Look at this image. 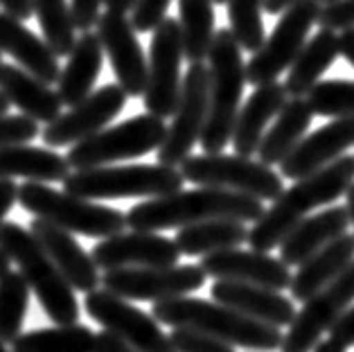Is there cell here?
Instances as JSON below:
<instances>
[{"mask_svg": "<svg viewBox=\"0 0 354 352\" xmlns=\"http://www.w3.org/2000/svg\"><path fill=\"white\" fill-rule=\"evenodd\" d=\"M345 208H348L350 221H352V226H354V183L348 187V192H345Z\"/></svg>", "mask_w": 354, "mask_h": 352, "instance_id": "cell-52", "label": "cell"}, {"mask_svg": "<svg viewBox=\"0 0 354 352\" xmlns=\"http://www.w3.org/2000/svg\"><path fill=\"white\" fill-rule=\"evenodd\" d=\"M314 352H345V348H341L339 343H334L332 339H327V341L318 343V346L314 348Z\"/></svg>", "mask_w": 354, "mask_h": 352, "instance_id": "cell-51", "label": "cell"}, {"mask_svg": "<svg viewBox=\"0 0 354 352\" xmlns=\"http://www.w3.org/2000/svg\"><path fill=\"white\" fill-rule=\"evenodd\" d=\"M95 352H138L133 346H129L124 339H120L118 334L102 330L95 334Z\"/></svg>", "mask_w": 354, "mask_h": 352, "instance_id": "cell-45", "label": "cell"}, {"mask_svg": "<svg viewBox=\"0 0 354 352\" xmlns=\"http://www.w3.org/2000/svg\"><path fill=\"white\" fill-rule=\"evenodd\" d=\"M289 102V93L280 82L262 84L250 93L246 104L239 109L235 131H232V149L239 156L253 158L260 149V142L266 133V127L273 118H278L282 106Z\"/></svg>", "mask_w": 354, "mask_h": 352, "instance_id": "cell-25", "label": "cell"}, {"mask_svg": "<svg viewBox=\"0 0 354 352\" xmlns=\"http://www.w3.org/2000/svg\"><path fill=\"white\" fill-rule=\"evenodd\" d=\"M339 48H341V57L345 62H350L354 68V28H348L339 34Z\"/></svg>", "mask_w": 354, "mask_h": 352, "instance_id": "cell-48", "label": "cell"}, {"mask_svg": "<svg viewBox=\"0 0 354 352\" xmlns=\"http://www.w3.org/2000/svg\"><path fill=\"white\" fill-rule=\"evenodd\" d=\"M0 352H14V350H7V346H5V341L0 339Z\"/></svg>", "mask_w": 354, "mask_h": 352, "instance_id": "cell-55", "label": "cell"}, {"mask_svg": "<svg viewBox=\"0 0 354 352\" xmlns=\"http://www.w3.org/2000/svg\"><path fill=\"white\" fill-rule=\"evenodd\" d=\"M354 183V156L343 154L339 160L314 172L305 178H298L287 187L278 199L266 208L264 214L248 228V244L253 251L269 253L282 244L293 228L302 219H307L312 210L334 203L348 192Z\"/></svg>", "mask_w": 354, "mask_h": 352, "instance_id": "cell-2", "label": "cell"}, {"mask_svg": "<svg viewBox=\"0 0 354 352\" xmlns=\"http://www.w3.org/2000/svg\"><path fill=\"white\" fill-rule=\"evenodd\" d=\"M7 109H10V102H7V98L3 95V93H0V115H5Z\"/></svg>", "mask_w": 354, "mask_h": 352, "instance_id": "cell-54", "label": "cell"}, {"mask_svg": "<svg viewBox=\"0 0 354 352\" xmlns=\"http://www.w3.org/2000/svg\"><path fill=\"white\" fill-rule=\"evenodd\" d=\"M19 201V185L14 178H0V226L5 224V217Z\"/></svg>", "mask_w": 354, "mask_h": 352, "instance_id": "cell-46", "label": "cell"}, {"mask_svg": "<svg viewBox=\"0 0 354 352\" xmlns=\"http://www.w3.org/2000/svg\"><path fill=\"white\" fill-rule=\"evenodd\" d=\"M208 273L201 264H174V267H131L111 269L102 276L106 291L124 300H167L198 291Z\"/></svg>", "mask_w": 354, "mask_h": 352, "instance_id": "cell-12", "label": "cell"}, {"mask_svg": "<svg viewBox=\"0 0 354 352\" xmlns=\"http://www.w3.org/2000/svg\"><path fill=\"white\" fill-rule=\"evenodd\" d=\"M167 138V124L151 113L133 115L115 127L102 129L100 133L77 142L68 151L71 169L104 167L118 160L140 158L145 154L158 151Z\"/></svg>", "mask_w": 354, "mask_h": 352, "instance_id": "cell-8", "label": "cell"}, {"mask_svg": "<svg viewBox=\"0 0 354 352\" xmlns=\"http://www.w3.org/2000/svg\"><path fill=\"white\" fill-rule=\"evenodd\" d=\"M321 3H325V5H327V3H334V0H321Z\"/></svg>", "mask_w": 354, "mask_h": 352, "instance_id": "cell-57", "label": "cell"}, {"mask_svg": "<svg viewBox=\"0 0 354 352\" xmlns=\"http://www.w3.org/2000/svg\"><path fill=\"white\" fill-rule=\"evenodd\" d=\"M312 118L314 111L305 98H289V102L275 118V122L264 133L260 149H257V156L264 165H280L305 138Z\"/></svg>", "mask_w": 354, "mask_h": 352, "instance_id": "cell-31", "label": "cell"}, {"mask_svg": "<svg viewBox=\"0 0 354 352\" xmlns=\"http://www.w3.org/2000/svg\"><path fill=\"white\" fill-rule=\"evenodd\" d=\"M230 30L246 53H257L266 41L264 32V0H228Z\"/></svg>", "mask_w": 354, "mask_h": 352, "instance_id": "cell-37", "label": "cell"}, {"mask_svg": "<svg viewBox=\"0 0 354 352\" xmlns=\"http://www.w3.org/2000/svg\"><path fill=\"white\" fill-rule=\"evenodd\" d=\"M350 147H354V115L334 118L330 124L300 140L298 147L280 163V174L298 181L339 160Z\"/></svg>", "mask_w": 354, "mask_h": 352, "instance_id": "cell-20", "label": "cell"}, {"mask_svg": "<svg viewBox=\"0 0 354 352\" xmlns=\"http://www.w3.org/2000/svg\"><path fill=\"white\" fill-rule=\"evenodd\" d=\"M138 0H104L106 12H115V14H129L133 12Z\"/></svg>", "mask_w": 354, "mask_h": 352, "instance_id": "cell-49", "label": "cell"}, {"mask_svg": "<svg viewBox=\"0 0 354 352\" xmlns=\"http://www.w3.org/2000/svg\"><path fill=\"white\" fill-rule=\"evenodd\" d=\"M305 100L312 106L314 115H323V118L354 115V82L350 80L318 82L307 93Z\"/></svg>", "mask_w": 354, "mask_h": 352, "instance_id": "cell-38", "label": "cell"}, {"mask_svg": "<svg viewBox=\"0 0 354 352\" xmlns=\"http://www.w3.org/2000/svg\"><path fill=\"white\" fill-rule=\"evenodd\" d=\"M34 16L43 30V39L50 43L57 57H68L75 48L77 28L68 0H32Z\"/></svg>", "mask_w": 354, "mask_h": 352, "instance_id": "cell-35", "label": "cell"}, {"mask_svg": "<svg viewBox=\"0 0 354 352\" xmlns=\"http://www.w3.org/2000/svg\"><path fill=\"white\" fill-rule=\"evenodd\" d=\"M97 37L113 66L118 84L129 98H142L149 80V59L142 53L131 19L127 14L104 12L97 21Z\"/></svg>", "mask_w": 354, "mask_h": 352, "instance_id": "cell-17", "label": "cell"}, {"mask_svg": "<svg viewBox=\"0 0 354 352\" xmlns=\"http://www.w3.org/2000/svg\"><path fill=\"white\" fill-rule=\"evenodd\" d=\"M203 271L208 278L214 280H237L250 282V285H262L271 289H289L291 271L278 257L262 251H241V248H226L210 255H203L201 260Z\"/></svg>", "mask_w": 354, "mask_h": 352, "instance_id": "cell-19", "label": "cell"}, {"mask_svg": "<svg viewBox=\"0 0 354 352\" xmlns=\"http://www.w3.org/2000/svg\"><path fill=\"white\" fill-rule=\"evenodd\" d=\"M354 303V262L332 285L318 291L302 303V310L287 328L282 339V352H314L323 334L341 319V314Z\"/></svg>", "mask_w": 354, "mask_h": 352, "instance_id": "cell-14", "label": "cell"}, {"mask_svg": "<svg viewBox=\"0 0 354 352\" xmlns=\"http://www.w3.org/2000/svg\"><path fill=\"white\" fill-rule=\"evenodd\" d=\"M32 235L39 239V244L43 246V251L50 255L59 271L64 273L66 280L71 282L75 291H84V294H91L100 285V267L95 264L93 255H88L80 246V242L73 237V233L59 228L50 221L34 217L30 224Z\"/></svg>", "mask_w": 354, "mask_h": 352, "instance_id": "cell-22", "label": "cell"}, {"mask_svg": "<svg viewBox=\"0 0 354 352\" xmlns=\"http://www.w3.org/2000/svg\"><path fill=\"white\" fill-rule=\"evenodd\" d=\"M169 341L176 352H235V346L192 328H174Z\"/></svg>", "mask_w": 354, "mask_h": 352, "instance_id": "cell-39", "label": "cell"}, {"mask_svg": "<svg viewBox=\"0 0 354 352\" xmlns=\"http://www.w3.org/2000/svg\"><path fill=\"white\" fill-rule=\"evenodd\" d=\"M214 5H223V3H228V0H212Z\"/></svg>", "mask_w": 354, "mask_h": 352, "instance_id": "cell-56", "label": "cell"}, {"mask_svg": "<svg viewBox=\"0 0 354 352\" xmlns=\"http://www.w3.org/2000/svg\"><path fill=\"white\" fill-rule=\"evenodd\" d=\"M0 5L5 7L7 14L16 16L21 21H28L34 16V7H32V0H0Z\"/></svg>", "mask_w": 354, "mask_h": 352, "instance_id": "cell-47", "label": "cell"}, {"mask_svg": "<svg viewBox=\"0 0 354 352\" xmlns=\"http://www.w3.org/2000/svg\"><path fill=\"white\" fill-rule=\"evenodd\" d=\"M350 224V212L348 208H341V205H332V208H325L318 214H309L282 239V244L278 246L280 260L287 267H300L302 262L316 255L321 248L348 233Z\"/></svg>", "mask_w": 354, "mask_h": 352, "instance_id": "cell-23", "label": "cell"}, {"mask_svg": "<svg viewBox=\"0 0 354 352\" xmlns=\"http://www.w3.org/2000/svg\"><path fill=\"white\" fill-rule=\"evenodd\" d=\"M327 334H330V339L334 343H339L345 350L354 346V305H350L348 310L341 314V319L332 325Z\"/></svg>", "mask_w": 354, "mask_h": 352, "instance_id": "cell-44", "label": "cell"}, {"mask_svg": "<svg viewBox=\"0 0 354 352\" xmlns=\"http://www.w3.org/2000/svg\"><path fill=\"white\" fill-rule=\"evenodd\" d=\"M0 93L23 115L50 124L62 115L64 102L50 84L14 64H0Z\"/></svg>", "mask_w": 354, "mask_h": 352, "instance_id": "cell-26", "label": "cell"}, {"mask_svg": "<svg viewBox=\"0 0 354 352\" xmlns=\"http://www.w3.org/2000/svg\"><path fill=\"white\" fill-rule=\"evenodd\" d=\"M30 291L21 271H10L0 278V339L5 343H14L21 337L30 307Z\"/></svg>", "mask_w": 354, "mask_h": 352, "instance_id": "cell-36", "label": "cell"}, {"mask_svg": "<svg viewBox=\"0 0 354 352\" xmlns=\"http://www.w3.org/2000/svg\"><path fill=\"white\" fill-rule=\"evenodd\" d=\"M10 264H12V260L3 251H0V278H3L5 273H10Z\"/></svg>", "mask_w": 354, "mask_h": 352, "instance_id": "cell-53", "label": "cell"}, {"mask_svg": "<svg viewBox=\"0 0 354 352\" xmlns=\"http://www.w3.org/2000/svg\"><path fill=\"white\" fill-rule=\"evenodd\" d=\"M104 46L97 32H82L75 41V48L68 55V64L57 82V93L64 106H75L86 100L95 89V82L104 64Z\"/></svg>", "mask_w": 354, "mask_h": 352, "instance_id": "cell-27", "label": "cell"}, {"mask_svg": "<svg viewBox=\"0 0 354 352\" xmlns=\"http://www.w3.org/2000/svg\"><path fill=\"white\" fill-rule=\"evenodd\" d=\"M71 174L68 158L57 151L32 145H7L0 147V178L21 176L25 181L57 183L66 181Z\"/></svg>", "mask_w": 354, "mask_h": 352, "instance_id": "cell-30", "label": "cell"}, {"mask_svg": "<svg viewBox=\"0 0 354 352\" xmlns=\"http://www.w3.org/2000/svg\"><path fill=\"white\" fill-rule=\"evenodd\" d=\"M39 122L28 115H0V147L7 145H28L30 140L37 138Z\"/></svg>", "mask_w": 354, "mask_h": 352, "instance_id": "cell-40", "label": "cell"}, {"mask_svg": "<svg viewBox=\"0 0 354 352\" xmlns=\"http://www.w3.org/2000/svg\"><path fill=\"white\" fill-rule=\"evenodd\" d=\"M264 201L223 187H196L178 190L165 196H153L136 203L127 212V226L131 230L158 233L169 228H185L208 219H237L250 224L264 214Z\"/></svg>", "mask_w": 354, "mask_h": 352, "instance_id": "cell-1", "label": "cell"}, {"mask_svg": "<svg viewBox=\"0 0 354 352\" xmlns=\"http://www.w3.org/2000/svg\"><path fill=\"white\" fill-rule=\"evenodd\" d=\"M0 53L16 59L25 71L37 75L46 84H57L64 68L46 39L37 37L16 16L0 12Z\"/></svg>", "mask_w": 354, "mask_h": 352, "instance_id": "cell-24", "label": "cell"}, {"mask_svg": "<svg viewBox=\"0 0 354 352\" xmlns=\"http://www.w3.org/2000/svg\"><path fill=\"white\" fill-rule=\"evenodd\" d=\"M210 106V71L203 64H189L180 86L178 106L167 138L158 149V163L169 167H180L187 156H192L194 145L201 140Z\"/></svg>", "mask_w": 354, "mask_h": 352, "instance_id": "cell-11", "label": "cell"}, {"mask_svg": "<svg viewBox=\"0 0 354 352\" xmlns=\"http://www.w3.org/2000/svg\"><path fill=\"white\" fill-rule=\"evenodd\" d=\"M214 3L212 0H178V23L183 50L189 64H203L214 43Z\"/></svg>", "mask_w": 354, "mask_h": 352, "instance_id": "cell-33", "label": "cell"}, {"mask_svg": "<svg viewBox=\"0 0 354 352\" xmlns=\"http://www.w3.org/2000/svg\"><path fill=\"white\" fill-rule=\"evenodd\" d=\"M91 255L100 269L111 271L131 267H174L183 253L178 251L176 239L147 230H122L95 244Z\"/></svg>", "mask_w": 354, "mask_h": 352, "instance_id": "cell-18", "label": "cell"}, {"mask_svg": "<svg viewBox=\"0 0 354 352\" xmlns=\"http://www.w3.org/2000/svg\"><path fill=\"white\" fill-rule=\"evenodd\" d=\"M0 57H3V53H0ZM0 64H3V62H0Z\"/></svg>", "mask_w": 354, "mask_h": 352, "instance_id": "cell-58", "label": "cell"}, {"mask_svg": "<svg viewBox=\"0 0 354 352\" xmlns=\"http://www.w3.org/2000/svg\"><path fill=\"white\" fill-rule=\"evenodd\" d=\"M104 0H71V12L75 28L80 32H88L100 21V7Z\"/></svg>", "mask_w": 354, "mask_h": 352, "instance_id": "cell-43", "label": "cell"}, {"mask_svg": "<svg viewBox=\"0 0 354 352\" xmlns=\"http://www.w3.org/2000/svg\"><path fill=\"white\" fill-rule=\"evenodd\" d=\"M14 352H95V332L80 323L55 325L21 334L12 343Z\"/></svg>", "mask_w": 354, "mask_h": 352, "instance_id": "cell-34", "label": "cell"}, {"mask_svg": "<svg viewBox=\"0 0 354 352\" xmlns=\"http://www.w3.org/2000/svg\"><path fill=\"white\" fill-rule=\"evenodd\" d=\"M0 251L19 264V271L28 280L50 321L57 325H73L80 321V300L75 298L73 285L43 251L30 228L5 221L0 226Z\"/></svg>", "mask_w": 354, "mask_h": 352, "instance_id": "cell-4", "label": "cell"}, {"mask_svg": "<svg viewBox=\"0 0 354 352\" xmlns=\"http://www.w3.org/2000/svg\"><path fill=\"white\" fill-rule=\"evenodd\" d=\"M127 93L120 84H106L93 91L80 104L59 115L55 122L43 127L41 138L48 147H68L106 129L111 120H115L127 104Z\"/></svg>", "mask_w": 354, "mask_h": 352, "instance_id": "cell-16", "label": "cell"}, {"mask_svg": "<svg viewBox=\"0 0 354 352\" xmlns=\"http://www.w3.org/2000/svg\"><path fill=\"white\" fill-rule=\"evenodd\" d=\"M318 25L325 30L343 32L354 28V0H334V3L323 5Z\"/></svg>", "mask_w": 354, "mask_h": 352, "instance_id": "cell-42", "label": "cell"}, {"mask_svg": "<svg viewBox=\"0 0 354 352\" xmlns=\"http://www.w3.org/2000/svg\"><path fill=\"white\" fill-rule=\"evenodd\" d=\"M248 242V226L237 219H208L178 228L176 244L183 255H210Z\"/></svg>", "mask_w": 354, "mask_h": 352, "instance_id": "cell-32", "label": "cell"}, {"mask_svg": "<svg viewBox=\"0 0 354 352\" xmlns=\"http://www.w3.org/2000/svg\"><path fill=\"white\" fill-rule=\"evenodd\" d=\"M185 178L178 167L156 165H104L75 169L64 181V190L82 199H129V196H165L183 190Z\"/></svg>", "mask_w": 354, "mask_h": 352, "instance_id": "cell-6", "label": "cell"}, {"mask_svg": "<svg viewBox=\"0 0 354 352\" xmlns=\"http://www.w3.org/2000/svg\"><path fill=\"white\" fill-rule=\"evenodd\" d=\"M323 3L321 0H298L287 12H282L275 30L269 39L262 43V48L253 53L246 64V80L250 86H262L269 82H278V77L289 71L291 64L305 43L309 41L314 23H318Z\"/></svg>", "mask_w": 354, "mask_h": 352, "instance_id": "cell-10", "label": "cell"}, {"mask_svg": "<svg viewBox=\"0 0 354 352\" xmlns=\"http://www.w3.org/2000/svg\"><path fill=\"white\" fill-rule=\"evenodd\" d=\"M169 3L171 0H138L131 16H129L136 32L147 34V32L156 30L158 25L167 19Z\"/></svg>", "mask_w": 354, "mask_h": 352, "instance_id": "cell-41", "label": "cell"}, {"mask_svg": "<svg viewBox=\"0 0 354 352\" xmlns=\"http://www.w3.org/2000/svg\"><path fill=\"white\" fill-rule=\"evenodd\" d=\"M352 262H354V235L345 233L300 264L289 285L291 298L305 303V300L316 296L321 289L332 285Z\"/></svg>", "mask_w": 354, "mask_h": 352, "instance_id": "cell-28", "label": "cell"}, {"mask_svg": "<svg viewBox=\"0 0 354 352\" xmlns=\"http://www.w3.org/2000/svg\"><path fill=\"white\" fill-rule=\"evenodd\" d=\"M293 3H298V0H264V12L271 16H278L282 12H287Z\"/></svg>", "mask_w": 354, "mask_h": 352, "instance_id": "cell-50", "label": "cell"}, {"mask_svg": "<svg viewBox=\"0 0 354 352\" xmlns=\"http://www.w3.org/2000/svg\"><path fill=\"white\" fill-rule=\"evenodd\" d=\"M180 174L185 181L198 187H223L241 194L255 196L260 201H275L284 192L282 174L271 165L253 160L239 154H198L180 163Z\"/></svg>", "mask_w": 354, "mask_h": 352, "instance_id": "cell-9", "label": "cell"}, {"mask_svg": "<svg viewBox=\"0 0 354 352\" xmlns=\"http://www.w3.org/2000/svg\"><path fill=\"white\" fill-rule=\"evenodd\" d=\"M241 53H244V48L239 46L232 30L226 28L217 32L208 55L210 106L201 140H198L203 154H221L223 147L232 140V131H235V122L241 109V93L248 84Z\"/></svg>", "mask_w": 354, "mask_h": 352, "instance_id": "cell-5", "label": "cell"}, {"mask_svg": "<svg viewBox=\"0 0 354 352\" xmlns=\"http://www.w3.org/2000/svg\"><path fill=\"white\" fill-rule=\"evenodd\" d=\"M19 203L28 212L73 235L77 233L84 237L106 239L122 233L127 226V214L118 208L82 199L66 190H53L50 185L39 181H25L19 185Z\"/></svg>", "mask_w": 354, "mask_h": 352, "instance_id": "cell-7", "label": "cell"}, {"mask_svg": "<svg viewBox=\"0 0 354 352\" xmlns=\"http://www.w3.org/2000/svg\"><path fill=\"white\" fill-rule=\"evenodd\" d=\"M339 55V32L321 28L305 43V48L289 68L287 82H284L289 98H307V93L321 82V77L330 71Z\"/></svg>", "mask_w": 354, "mask_h": 352, "instance_id": "cell-29", "label": "cell"}, {"mask_svg": "<svg viewBox=\"0 0 354 352\" xmlns=\"http://www.w3.org/2000/svg\"><path fill=\"white\" fill-rule=\"evenodd\" d=\"M151 316L162 325L201 330L230 343L235 348H246L257 352L278 350L282 348V339H284L280 328L239 314L232 307L217 303V300H203L189 296L158 300L151 307Z\"/></svg>", "mask_w": 354, "mask_h": 352, "instance_id": "cell-3", "label": "cell"}, {"mask_svg": "<svg viewBox=\"0 0 354 352\" xmlns=\"http://www.w3.org/2000/svg\"><path fill=\"white\" fill-rule=\"evenodd\" d=\"M185 57L183 34L178 19H165L151 37L149 48V80L145 91L147 113L156 118H174L180 98V62Z\"/></svg>", "mask_w": 354, "mask_h": 352, "instance_id": "cell-13", "label": "cell"}, {"mask_svg": "<svg viewBox=\"0 0 354 352\" xmlns=\"http://www.w3.org/2000/svg\"><path fill=\"white\" fill-rule=\"evenodd\" d=\"M210 296L239 314L266 325H275V328H289L298 314L293 298L282 296L278 289L250 285V282L214 280Z\"/></svg>", "mask_w": 354, "mask_h": 352, "instance_id": "cell-21", "label": "cell"}, {"mask_svg": "<svg viewBox=\"0 0 354 352\" xmlns=\"http://www.w3.org/2000/svg\"><path fill=\"white\" fill-rule=\"evenodd\" d=\"M84 310L102 328L118 334L138 352H176L169 334L160 330L151 314L133 307L129 300L111 294L106 289H95L86 294Z\"/></svg>", "mask_w": 354, "mask_h": 352, "instance_id": "cell-15", "label": "cell"}]
</instances>
